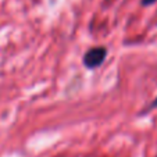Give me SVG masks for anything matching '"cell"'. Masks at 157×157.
Segmentation results:
<instances>
[{
	"label": "cell",
	"instance_id": "obj_2",
	"mask_svg": "<svg viewBox=\"0 0 157 157\" xmlns=\"http://www.w3.org/2000/svg\"><path fill=\"white\" fill-rule=\"evenodd\" d=\"M157 0H140V4H142V6H151V4H154L156 3Z\"/></svg>",
	"mask_w": 157,
	"mask_h": 157
},
{
	"label": "cell",
	"instance_id": "obj_3",
	"mask_svg": "<svg viewBox=\"0 0 157 157\" xmlns=\"http://www.w3.org/2000/svg\"><path fill=\"white\" fill-rule=\"evenodd\" d=\"M149 109H157V98L154 99V100L150 103V106H149Z\"/></svg>",
	"mask_w": 157,
	"mask_h": 157
},
{
	"label": "cell",
	"instance_id": "obj_1",
	"mask_svg": "<svg viewBox=\"0 0 157 157\" xmlns=\"http://www.w3.org/2000/svg\"><path fill=\"white\" fill-rule=\"evenodd\" d=\"M106 57L107 49L103 46H95V48H90L85 52L82 57V63L88 70H95L103 64Z\"/></svg>",
	"mask_w": 157,
	"mask_h": 157
}]
</instances>
